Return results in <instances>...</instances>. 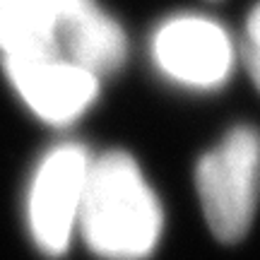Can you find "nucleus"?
<instances>
[{"instance_id":"1","label":"nucleus","mask_w":260,"mask_h":260,"mask_svg":"<svg viewBox=\"0 0 260 260\" xmlns=\"http://www.w3.org/2000/svg\"><path fill=\"white\" fill-rule=\"evenodd\" d=\"M77 229L104 260H145L154 253L164 212L130 154L106 152L89 159Z\"/></svg>"},{"instance_id":"2","label":"nucleus","mask_w":260,"mask_h":260,"mask_svg":"<svg viewBox=\"0 0 260 260\" xmlns=\"http://www.w3.org/2000/svg\"><path fill=\"white\" fill-rule=\"evenodd\" d=\"M205 219L219 241H239L260 203V130L236 125L195 167Z\"/></svg>"},{"instance_id":"3","label":"nucleus","mask_w":260,"mask_h":260,"mask_svg":"<svg viewBox=\"0 0 260 260\" xmlns=\"http://www.w3.org/2000/svg\"><path fill=\"white\" fill-rule=\"evenodd\" d=\"M87 169V152L80 145L65 142L51 149L34 171L27 198V222L31 239L44 255L58 258L70 246L77 229Z\"/></svg>"},{"instance_id":"4","label":"nucleus","mask_w":260,"mask_h":260,"mask_svg":"<svg viewBox=\"0 0 260 260\" xmlns=\"http://www.w3.org/2000/svg\"><path fill=\"white\" fill-rule=\"evenodd\" d=\"M159 73L188 89H217L234 73L236 51L229 31L205 15L169 17L152 37Z\"/></svg>"},{"instance_id":"5","label":"nucleus","mask_w":260,"mask_h":260,"mask_svg":"<svg viewBox=\"0 0 260 260\" xmlns=\"http://www.w3.org/2000/svg\"><path fill=\"white\" fill-rule=\"evenodd\" d=\"M3 65L29 111L53 125L77 121L99 94L96 75L58 53L3 58Z\"/></svg>"},{"instance_id":"6","label":"nucleus","mask_w":260,"mask_h":260,"mask_svg":"<svg viewBox=\"0 0 260 260\" xmlns=\"http://www.w3.org/2000/svg\"><path fill=\"white\" fill-rule=\"evenodd\" d=\"M58 24L44 0H0V51L12 56L58 53Z\"/></svg>"},{"instance_id":"7","label":"nucleus","mask_w":260,"mask_h":260,"mask_svg":"<svg viewBox=\"0 0 260 260\" xmlns=\"http://www.w3.org/2000/svg\"><path fill=\"white\" fill-rule=\"evenodd\" d=\"M60 34L68 44L70 60L82 65L84 70H89L96 77L116 70L125 58L128 41L121 24L99 8L87 17L77 19L75 24L65 27Z\"/></svg>"},{"instance_id":"8","label":"nucleus","mask_w":260,"mask_h":260,"mask_svg":"<svg viewBox=\"0 0 260 260\" xmlns=\"http://www.w3.org/2000/svg\"><path fill=\"white\" fill-rule=\"evenodd\" d=\"M51 10V15L56 19L58 31H63L65 27L75 24L77 19L87 17L89 12L96 10V3L94 0H44Z\"/></svg>"},{"instance_id":"9","label":"nucleus","mask_w":260,"mask_h":260,"mask_svg":"<svg viewBox=\"0 0 260 260\" xmlns=\"http://www.w3.org/2000/svg\"><path fill=\"white\" fill-rule=\"evenodd\" d=\"M246 46L260 48V3L253 8L251 17H248V27H246Z\"/></svg>"},{"instance_id":"10","label":"nucleus","mask_w":260,"mask_h":260,"mask_svg":"<svg viewBox=\"0 0 260 260\" xmlns=\"http://www.w3.org/2000/svg\"><path fill=\"white\" fill-rule=\"evenodd\" d=\"M243 60H246V68H248L255 87L260 89V48L243 46Z\"/></svg>"}]
</instances>
